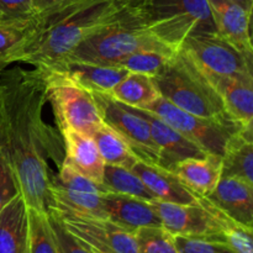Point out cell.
<instances>
[{
  "mask_svg": "<svg viewBox=\"0 0 253 253\" xmlns=\"http://www.w3.org/2000/svg\"><path fill=\"white\" fill-rule=\"evenodd\" d=\"M116 0H61L40 11L7 57V64L24 62L48 68L67 58L89 34L113 19Z\"/></svg>",
  "mask_w": 253,
  "mask_h": 253,
  "instance_id": "7a4b0ae2",
  "label": "cell"
},
{
  "mask_svg": "<svg viewBox=\"0 0 253 253\" xmlns=\"http://www.w3.org/2000/svg\"><path fill=\"white\" fill-rule=\"evenodd\" d=\"M51 193L56 209L68 210L85 216L106 219L103 195L109 193L103 184L81 174L63 160L52 177Z\"/></svg>",
  "mask_w": 253,
  "mask_h": 253,
  "instance_id": "30bf717a",
  "label": "cell"
},
{
  "mask_svg": "<svg viewBox=\"0 0 253 253\" xmlns=\"http://www.w3.org/2000/svg\"><path fill=\"white\" fill-rule=\"evenodd\" d=\"M148 123L151 136L160 151L158 166L172 172L179 162L189 158H203L207 152L173 128L169 124L151 111L132 106Z\"/></svg>",
  "mask_w": 253,
  "mask_h": 253,
  "instance_id": "4fadbf2b",
  "label": "cell"
},
{
  "mask_svg": "<svg viewBox=\"0 0 253 253\" xmlns=\"http://www.w3.org/2000/svg\"><path fill=\"white\" fill-rule=\"evenodd\" d=\"M116 1L121 7H125V9L128 10H136L142 4L143 0H116Z\"/></svg>",
  "mask_w": 253,
  "mask_h": 253,
  "instance_id": "e575fe53",
  "label": "cell"
},
{
  "mask_svg": "<svg viewBox=\"0 0 253 253\" xmlns=\"http://www.w3.org/2000/svg\"><path fill=\"white\" fill-rule=\"evenodd\" d=\"M53 209L64 227L91 253H137L135 234L108 219L85 216L63 209Z\"/></svg>",
  "mask_w": 253,
  "mask_h": 253,
  "instance_id": "8fae6325",
  "label": "cell"
},
{
  "mask_svg": "<svg viewBox=\"0 0 253 253\" xmlns=\"http://www.w3.org/2000/svg\"><path fill=\"white\" fill-rule=\"evenodd\" d=\"M240 5H241L244 9H246L247 11L252 14V7H253V0H236Z\"/></svg>",
  "mask_w": 253,
  "mask_h": 253,
  "instance_id": "8d00e7d4",
  "label": "cell"
},
{
  "mask_svg": "<svg viewBox=\"0 0 253 253\" xmlns=\"http://www.w3.org/2000/svg\"><path fill=\"white\" fill-rule=\"evenodd\" d=\"M172 172L195 194L208 197L221 178V157L189 158L178 163Z\"/></svg>",
  "mask_w": 253,
  "mask_h": 253,
  "instance_id": "7402d4cb",
  "label": "cell"
},
{
  "mask_svg": "<svg viewBox=\"0 0 253 253\" xmlns=\"http://www.w3.org/2000/svg\"><path fill=\"white\" fill-rule=\"evenodd\" d=\"M47 81L42 68L22 67L0 73V156L15 175L29 208L47 211L53 207L54 172L63 163L62 136L43 120Z\"/></svg>",
  "mask_w": 253,
  "mask_h": 253,
  "instance_id": "6da1fadb",
  "label": "cell"
},
{
  "mask_svg": "<svg viewBox=\"0 0 253 253\" xmlns=\"http://www.w3.org/2000/svg\"><path fill=\"white\" fill-rule=\"evenodd\" d=\"M41 10L35 0H0V15L11 22H31Z\"/></svg>",
  "mask_w": 253,
  "mask_h": 253,
  "instance_id": "1f68e13d",
  "label": "cell"
},
{
  "mask_svg": "<svg viewBox=\"0 0 253 253\" xmlns=\"http://www.w3.org/2000/svg\"><path fill=\"white\" fill-rule=\"evenodd\" d=\"M162 227L173 236L224 242L222 229L216 215L200 200L195 204H174L152 200Z\"/></svg>",
  "mask_w": 253,
  "mask_h": 253,
  "instance_id": "7c38bea8",
  "label": "cell"
},
{
  "mask_svg": "<svg viewBox=\"0 0 253 253\" xmlns=\"http://www.w3.org/2000/svg\"><path fill=\"white\" fill-rule=\"evenodd\" d=\"M152 82L162 98L187 113L241 125L227 113L202 68L182 49L168 58L160 72L152 77Z\"/></svg>",
  "mask_w": 253,
  "mask_h": 253,
  "instance_id": "3957f363",
  "label": "cell"
},
{
  "mask_svg": "<svg viewBox=\"0 0 253 253\" xmlns=\"http://www.w3.org/2000/svg\"><path fill=\"white\" fill-rule=\"evenodd\" d=\"M179 49L205 71L220 76L253 79V53L239 49L219 32L188 37Z\"/></svg>",
  "mask_w": 253,
  "mask_h": 253,
  "instance_id": "ba28073f",
  "label": "cell"
},
{
  "mask_svg": "<svg viewBox=\"0 0 253 253\" xmlns=\"http://www.w3.org/2000/svg\"><path fill=\"white\" fill-rule=\"evenodd\" d=\"M170 56L172 54H166L162 52L141 51L120 59L115 67L126 69L130 73L146 74L152 78L165 66Z\"/></svg>",
  "mask_w": 253,
  "mask_h": 253,
  "instance_id": "f1b7e54d",
  "label": "cell"
},
{
  "mask_svg": "<svg viewBox=\"0 0 253 253\" xmlns=\"http://www.w3.org/2000/svg\"><path fill=\"white\" fill-rule=\"evenodd\" d=\"M141 51L166 54L175 52L143 26L135 10L121 7L113 19L96 27L79 42L66 59L115 67L120 59Z\"/></svg>",
  "mask_w": 253,
  "mask_h": 253,
  "instance_id": "277c9868",
  "label": "cell"
},
{
  "mask_svg": "<svg viewBox=\"0 0 253 253\" xmlns=\"http://www.w3.org/2000/svg\"><path fill=\"white\" fill-rule=\"evenodd\" d=\"M64 146V161L81 174L101 184L105 162L93 137L76 130L61 131Z\"/></svg>",
  "mask_w": 253,
  "mask_h": 253,
  "instance_id": "ffe728a7",
  "label": "cell"
},
{
  "mask_svg": "<svg viewBox=\"0 0 253 253\" xmlns=\"http://www.w3.org/2000/svg\"><path fill=\"white\" fill-rule=\"evenodd\" d=\"M59 1H61V0H35V2H36V5L39 6L40 10L47 9L48 6H52V5L57 4V2Z\"/></svg>",
  "mask_w": 253,
  "mask_h": 253,
  "instance_id": "d590c367",
  "label": "cell"
},
{
  "mask_svg": "<svg viewBox=\"0 0 253 253\" xmlns=\"http://www.w3.org/2000/svg\"><path fill=\"white\" fill-rule=\"evenodd\" d=\"M47 81V101L52 105L59 132L76 130L84 135L93 136L101 126L91 91L72 81L61 72L42 68Z\"/></svg>",
  "mask_w": 253,
  "mask_h": 253,
  "instance_id": "8992f818",
  "label": "cell"
},
{
  "mask_svg": "<svg viewBox=\"0 0 253 253\" xmlns=\"http://www.w3.org/2000/svg\"><path fill=\"white\" fill-rule=\"evenodd\" d=\"M106 219L135 234L141 227H162L160 216L152 203L131 195L106 193L103 195Z\"/></svg>",
  "mask_w": 253,
  "mask_h": 253,
  "instance_id": "5bb4252c",
  "label": "cell"
},
{
  "mask_svg": "<svg viewBox=\"0 0 253 253\" xmlns=\"http://www.w3.org/2000/svg\"><path fill=\"white\" fill-rule=\"evenodd\" d=\"M91 137L105 165L119 166L131 169L138 161L127 142L106 124H101Z\"/></svg>",
  "mask_w": 253,
  "mask_h": 253,
  "instance_id": "cb8c5ba5",
  "label": "cell"
},
{
  "mask_svg": "<svg viewBox=\"0 0 253 253\" xmlns=\"http://www.w3.org/2000/svg\"><path fill=\"white\" fill-rule=\"evenodd\" d=\"M207 198L232 220L253 229V185L236 178L221 177Z\"/></svg>",
  "mask_w": 253,
  "mask_h": 253,
  "instance_id": "9a60e30c",
  "label": "cell"
},
{
  "mask_svg": "<svg viewBox=\"0 0 253 253\" xmlns=\"http://www.w3.org/2000/svg\"><path fill=\"white\" fill-rule=\"evenodd\" d=\"M217 32L239 49L253 53L250 32L251 12L236 0H207Z\"/></svg>",
  "mask_w": 253,
  "mask_h": 253,
  "instance_id": "e0dca14e",
  "label": "cell"
},
{
  "mask_svg": "<svg viewBox=\"0 0 253 253\" xmlns=\"http://www.w3.org/2000/svg\"><path fill=\"white\" fill-rule=\"evenodd\" d=\"M91 94L101 121L127 142L138 160L158 165L160 151L151 136L147 121L132 106L120 103L110 94L100 91H91Z\"/></svg>",
  "mask_w": 253,
  "mask_h": 253,
  "instance_id": "9c48e42d",
  "label": "cell"
},
{
  "mask_svg": "<svg viewBox=\"0 0 253 253\" xmlns=\"http://www.w3.org/2000/svg\"><path fill=\"white\" fill-rule=\"evenodd\" d=\"M178 253H236L229 245L220 241L173 236Z\"/></svg>",
  "mask_w": 253,
  "mask_h": 253,
  "instance_id": "d6a6232c",
  "label": "cell"
},
{
  "mask_svg": "<svg viewBox=\"0 0 253 253\" xmlns=\"http://www.w3.org/2000/svg\"><path fill=\"white\" fill-rule=\"evenodd\" d=\"M101 184L109 193L131 195V197L140 198L147 202L155 200V197L146 187L145 183L127 168L105 165Z\"/></svg>",
  "mask_w": 253,
  "mask_h": 253,
  "instance_id": "484cf974",
  "label": "cell"
},
{
  "mask_svg": "<svg viewBox=\"0 0 253 253\" xmlns=\"http://www.w3.org/2000/svg\"><path fill=\"white\" fill-rule=\"evenodd\" d=\"M137 253H178L173 235L163 227H141L135 232Z\"/></svg>",
  "mask_w": 253,
  "mask_h": 253,
  "instance_id": "83f0119b",
  "label": "cell"
},
{
  "mask_svg": "<svg viewBox=\"0 0 253 253\" xmlns=\"http://www.w3.org/2000/svg\"><path fill=\"white\" fill-rule=\"evenodd\" d=\"M48 68L66 74L86 90L100 93L111 91L116 84L120 83L130 73L119 67L103 66L76 59H64Z\"/></svg>",
  "mask_w": 253,
  "mask_h": 253,
  "instance_id": "d6986e66",
  "label": "cell"
},
{
  "mask_svg": "<svg viewBox=\"0 0 253 253\" xmlns=\"http://www.w3.org/2000/svg\"><path fill=\"white\" fill-rule=\"evenodd\" d=\"M30 253H58L47 211L27 207Z\"/></svg>",
  "mask_w": 253,
  "mask_h": 253,
  "instance_id": "4316f807",
  "label": "cell"
},
{
  "mask_svg": "<svg viewBox=\"0 0 253 253\" xmlns=\"http://www.w3.org/2000/svg\"><path fill=\"white\" fill-rule=\"evenodd\" d=\"M47 215H48L49 224H51L52 231H53L58 253H91L74 235H72L64 227L63 222L61 221L53 209L47 210Z\"/></svg>",
  "mask_w": 253,
  "mask_h": 253,
  "instance_id": "f546056e",
  "label": "cell"
},
{
  "mask_svg": "<svg viewBox=\"0 0 253 253\" xmlns=\"http://www.w3.org/2000/svg\"><path fill=\"white\" fill-rule=\"evenodd\" d=\"M135 11L143 26L174 51L188 37L217 32L207 0H143Z\"/></svg>",
  "mask_w": 253,
  "mask_h": 253,
  "instance_id": "5b68a950",
  "label": "cell"
},
{
  "mask_svg": "<svg viewBox=\"0 0 253 253\" xmlns=\"http://www.w3.org/2000/svg\"><path fill=\"white\" fill-rule=\"evenodd\" d=\"M17 194H21V193H20V188L15 179L14 173L9 163L5 161L4 157L0 156V211Z\"/></svg>",
  "mask_w": 253,
  "mask_h": 253,
  "instance_id": "836d02e7",
  "label": "cell"
},
{
  "mask_svg": "<svg viewBox=\"0 0 253 253\" xmlns=\"http://www.w3.org/2000/svg\"><path fill=\"white\" fill-rule=\"evenodd\" d=\"M221 98L227 113L244 126L253 124V79L220 76L202 68Z\"/></svg>",
  "mask_w": 253,
  "mask_h": 253,
  "instance_id": "ac0fdd59",
  "label": "cell"
},
{
  "mask_svg": "<svg viewBox=\"0 0 253 253\" xmlns=\"http://www.w3.org/2000/svg\"><path fill=\"white\" fill-rule=\"evenodd\" d=\"M1 21H6V20L2 19V16H1V15H0V22H1ZM10 22H11V21H10Z\"/></svg>",
  "mask_w": 253,
  "mask_h": 253,
  "instance_id": "74e56055",
  "label": "cell"
},
{
  "mask_svg": "<svg viewBox=\"0 0 253 253\" xmlns=\"http://www.w3.org/2000/svg\"><path fill=\"white\" fill-rule=\"evenodd\" d=\"M133 173L145 183L155 199L174 204H195L198 194L189 189L182 180L170 170L158 165L138 160L131 168Z\"/></svg>",
  "mask_w": 253,
  "mask_h": 253,
  "instance_id": "2e32d148",
  "label": "cell"
},
{
  "mask_svg": "<svg viewBox=\"0 0 253 253\" xmlns=\"http://www.w3.org/2000/svg\"><path fill=\"white\" fill-rule=\"evenodd\" d=\"M252 136V126H247L230 138L221 156V177L236 178L253 185Z\"/></svg>",
  "mask_w": 253,
  "mask_h": 253,
  "instance_id": "603a6c76",
  "label": "cell"
},
{
  "mask_svg": "<svg viewBox=\"0 0 253 253\" xmlns=\"http://www.w3.org/2000/svg\"><path fill=\"white\" fill-rule=\"evenodd\" d=\"M29 25L30 22H0V73L9 67L7 57L22 39Z\"/></svg>",
  "mask_w": 253,
  "mask_h": 253,
  "instance_id": "4dcf8cb0",
  "label": "cell"
},
{
  "mask_svg": "<svg viewBox=\"0 0 253 253\" xmlns=\"http://www.w3.org/2000/svg\"><path fill=\"white\" fill-rule=\"evenodd\" d=\"M108 94L125 105L136 108H145L161 96L152 78L140 73H128Z\"/></svg>",
  "mask_w": 253,
  "mask_h": 253,
  "instance_id": "d4e9b609",
  "label": "cell"
},
{
  "mask_svg": "<svg viewBox=\"0 0 253 253\" xmlns=\"http://www.w3.org/2000/svg\"><path fill=\"white\" fill-rule=\"evenodd\" d=\"M0 253H30L29 212L21 194L0 211Z\"/></svg>",
  "mask_w": 253,
  "mask_h": 253,
  "instance_id": "44dd1931",
  "label": "cell"
},
{
  "mask_svg": "<svg viewBox=\"0 0 253 253\" xmlns=\"http://www.w3.org/2000/svg\"><path fill=\"white\" fill-rule=\"evenodd\" d=\"M141 109L160 116L208 155H214L217 157L224 155L230 138L245 128V126L237 124H225L214 119L193 115L177 108L162 96H158L156 100Z\"/></svg>",
  "mask_w": 253,
  "mask_h": 253,
  "instance_id": "52a82bcc",
  "label": "cell"
}]
</instances>
